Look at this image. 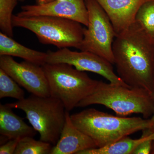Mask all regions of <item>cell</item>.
I'll use <instances>...</instances> for the list:
<instances>
[{"instance_id": "1", "label": "cell", "mask_w": 154, "mask_h": 154, "mask_svg": "<svg viewBox=\"0 0 154 154\" xmlns=\"http://www.w3.org/2000/svg\"><path fill=\"white\" fill-rule=\"evenodd\" d=\"M118 75L131 88H143L154 96V39L135 21L113 44Z\"/></svg>"}, {"instance_id": "2", "label": "cell", "mask_w": 154, "mask_h": 154, "mask_svg": "<svg viewBox=\"0 0 154 154\" xmlns=\"http://www.w3.org/2000/svg\"><path fill=\"white\" fill-rule=\"evenodd\" d=\"M73 124L102 147L124 137L149 128V119L115 116L90 108L70 115Z\"/></svg>"}, {"instance_id": "3", "label": "cell", "mask_w": 154, "mask_h": 154, "mask_svg": "<svg viewBox=\"0 0 154 154\" xmlns=\"http://www.w3.org/2000/svg\"><path fill=\"white\" fill-rule=\"evenodd\" d=\"M92 105H104L119 116L139 113L148 119L154 112V96L143 88L99 81L94 92L81 101L77 107Z\"/></svg>"}, {"instance_id": "4", "label": "cell", "mask_w": 154, "mask_h": 154, "mask_svg": "<svg viewBox=\"0 0 154 154\" xmlns=\"http://www.w3.org/2000/svg\"><path fill=\"white\" fill-rule=\"evenodd\" d=\"M42 66L51 96L60 100L69 112L92 94L99 82L68 64L46 63Z\"/></svg>"}, {"instance_id": "5", "label": "cell", "mask_w": 154, "mask_h": 154, "mask_svg": "<svg viewBox=\"0 0 154 154\" xmlns=\"http://www.w3.org/2000/svg\"><path fill=\"white\" fill-rule=\"evenodd\" d=\"M8 105L25 112L31 126L39 133L40 140L56 144L66 121V110L60 100L32 95Z\"/></svg>"}, {"instance_id": "6", "label": "cell", "mask_w": 154, "mask_h": 154, "mask_svg": "<svg viewBox=\"0 0 154 154\" xmlns=\"http://www.w3.org/2000/svg\"><path fill=\"white\" fill-rule=\"evenodd\" d=\"M14 27L30 30L40 43L52 45L59 48H75L79 49L84 36L82 24L71 19L51 17H19L14 15Z\"/></svg>"}, {"instance_id": "7", "label": "cell", "mask_w": 154, "mask_h": 154, "mask_svg": "<svg viewBox=\"0 0 154 154\" xmlns=\"http://www.w3.org/2000/svg\"><path fill=\"white\" fill-rule=\"evenodd\" d=\"M88 23L79 49L93 53L114 64L113 41L116 36L109 17L96 0H85Z\"/></svg>"}, {"instance_id": "8", "label": "cell", "mask_w": 154, "mask_h": 154, "mask_svg": "<svg viewBox=\"0 0 154 154\" xmlns=\"http://www.w3.org/2000/svg\"><path fill=\"white\" fill-rule=\"evenodd\" d=\"M47 53L46 63L68 64L81 71L100 75L113 85L130 87L115 73L111 63L93 53L63 48L55 51L49 50Z\"/></svg>"}, {"instance_id": "9", "label": "cell", "mask_w": 154, "mask_h": 154, "mask_svg": "<svg viewBox=\"0 0 154 154\" xmlns=\"http://www.w3.org/2000/svg\"><path fill=\"white\" fill-rule=\"evenodd\" d=\"M0 68L32 95L49 97V85L42 66L30 62L18 63L12 57L0 56Z\"/></svg>"}, {"instance_id": "10", "label": "cell", "mask_w": 154, "mask_h": 154, "mask_svg": "<svg viewBox=\"0 0 154 154\" xmlns=\"http://www.w3.org/2000/svg\"><path fill=\"white\" fill-rule=\"evenodd\" d=\"M19 17L51 16L71 19L87 27L88 9L85 0H54L43 5H26L21 7Z\"/></svg>"}, {"instance_id": "11", "label": "cell", "mask_w": 154, "mask_h": 154, "mask_svg": "<svg viewBox=\"0 0 154 154\" xmlns=\"http://www.w3.org/2000/svg\"><path fill=\"white\" fill-rule=\"evenodd\" d=\"M105 11L116 36L134 23L138 11L147 0H96Z\"/></svg>"}, {"instance_id": "12", "label": "cell", "mask_w": 154, "mask_h": 154, "mask_svg": "<svg viewBox=\"0 0 154 154\" xmlns=\"http://www.w3.org/2000/svg\"><path fill=\"white\" fill-rule=\"evenodd\" d=\"M97 148L91 137L73 124L69 111L66 113V121L57 143L50 154H78L88 149Z\"/></svg>"}, {"instance_id": "13", "label": "cell", "mask_w": 154, "mask_h": 154, "mask_svg": "<svg viewBox=\"0 0 154 154\" xmlns=\"http://www.w3.org/2000/svg\"><path fill=\"white\" fill-rule=\"evenodd\" d=\"M8 104L0 105V134L8 140L31 137L37 131L13 112Z\"/></svg>"}, {"instance_id": "14", "label": "cell", "mask_w": 154, "mask_h": 154, "mask_svg": "<svg viewBox=\"0 0 154 154\" xmlns=\"http://www.w3.org/2000/svg\"><path fill=\"white\" fill-rule=\"evenodd\" d=\"M2 55L21 58L25 61L42 66L46 63L47 53L28 48L1 32L0 56Z\"/></svg>"}, {"instance_id": "15", "label": "cell", "mask_w": 154, "mask_h": 154, "mask_svg": "<svg viewBox=\"0 0 154 154\" xmlns=\"http://www.w3.org/2000/svg\"><path fill=\"white\" fill-rule=\"evenodd\" d=\"M151 134L143 131L141 137L137 139H133L126 136L108 145L85 150L78 154H132L138 145Z\"/></svg>"}, {"instance_id": "16", "label": "cell", "mask_w": 154, "mask_h": 154, "mask_svg": "<svg viewBox=\"0 0 154 154\" xmlns=\"http://www.w3.org/2000/svg\"><path fill=\"white\" fill-rule=\"evenodd\" d=\"M52 147L51 144L26 137L20 140L14 154H50Z\"/></svg>"}, {"instance_id": "17", "label": "cell", "mask_w": 154, "mask_h": 154, "mask_svg": "<svg viewBox=\"0 0 154 154\" xmlns=\"http://www.w3.org/2000/svg\"><path fill=\"white\" fill-rule=\"evenodd\" d=\"M25 96L19 84L0 68V99L8 97L20 101L25 99Z\"/></svg>"}, {"instance_id": "18", "label": "cell", "mask_w": 154, "mask_h": 154, "mask_svg": "<svg viewBox=\"0 0 154 154\" xmlns=\"http://www.w3.org/2000/svg\"><path fill=\"white\" fill-rule=\"evenodd\" d=\"M135 21L154 39V0H147L140 6Z\"/></svg>"}, {"instance_id": "19", "label": "cell", "mask_w": 154, "mask_h": 154, "mask_svg": "<svg viewBox=\"0 0 154 154\" xmlns=\"http://www.w3.org/2000/svg\"><path fill=\"white\" fill-rule=\"evenodd\" d=\"M19 0H0V29L1 32L13 38V11Z\"/></svg>"}, {"instance_id": "20", "label": "cell", "mask_w": 154, "mask_h": 154, "mask_svg": "<svg viewBox=\"0 0 154 154\" xmlns=\"http://www.w3.org/2000/svg\"><path fill=\"white\" fill-rule=\"evenodd\" d=\"M154 140V134L150 135L147 138L138 145L132 154H149L151 152L152 144Z\"/></svg>"}, {"instance_id": "21", "label": "cell", "mask_w": 154, "mask_h": 154, "mask_svg": "<svg viewBox=\"0 0 154 154\" xmlns=\"http://www.w3.org/2000/svg\"><path fill=\"white\" fill-rule=\"evenodd\" d=\"M21 139L17 138L8 140L5 143L1 145L0 154H14L17 145Z\"/></svg>"}, {"instance_id": "22", "label": "cell", "mask_w": 154, "mask_h": 154, "mask_svg": "<svg viewBox=\"0 0 154 154\" xmlns=\"http://www.w3.org/2000/svg\"><path fill=\"white\" fill-rule=\"evenodd\" d=\"M143 131L148 133L154 134V112L151 118L149 119V127Z\"/></svg>"}, {"instance_id": "23", "label": "cell", "mask_w": 154, "mask_h": 154, "mask_svg": "<svg viewBox=\"0 0 154 154\" xmlns=\"http://www.w3.org/2000/svg\"><path fill=\"white\" fill-rule=\"evenodd\" d=\"M37 5H43L46 3L50 2L54 0H35Z\"/></svg>"}, {"instance_id": "24", "label": "cell", "mask_w": 154, "mask_h": 154, "mask_svg": "<svg viewBox=\"0 0 154 154\" xmlns=\"http://www.w3.org/2000/svg\"><path fill=\"white\" fill-rule=\"evenodd\" d=\"M151 154H154V140H153L152 144V148Z\"/></svg>"}, {"instance_id": "25", "label": "cell", "mask_w": 154, "mask_h": 154, "mask_svg": "<svg viewBox=\"0 0 154 154\" xmlns=\"http://www.w3.org/2000/svg\"><path fill=\"white\" fill-rule=\"evenodd\" d=\"M19 1H20V2H24L25 1V0H19Z\"/></svg>"}, {"instance_id": "26", "label": "cell", "mask_w": 154, "mask_h": 154, "mask_svg": "<svg viewBox=\"0 0 154 154\" xmlns=\"http://www.w3.org/2000/svg\"></svg>"}]
</instances>
